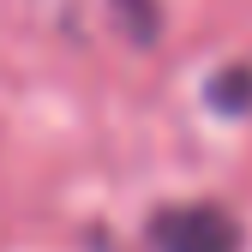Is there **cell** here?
I'll list each match as a JSON object with an SVG mask.
<instances>
[{"label": "cell", "mask_w": 252, "mask_h": 252, "mask_svg": "<svg viewBox=\"0 0 252 252\" xmlns=\"http://www.w3.org/2000/svg\"><path fill=\"white\" fill-rule=\"evenodd\" d=\"M114 18H120V24L132 18V42H150V36H156V12H150V0H114Z\"/></svg>", "instance_id": "3"}, {"label": "cell", "mask_w": 252, "mask_h": 252, "mask_svg": "<svg viewBox=\"0 0 252 252\" xmlns=\"http://www.w3.org/2000/svg\"><path fill=\"white\" fill-rule=\"evenodd\" d=\"M210 108L216 114H246L252 108V66H234L222 78H210Z\"/></svg>", "instance_id": "2"}, {"label": "cell", "mask_w": 252, "mask_h": 252, "mask_svg": "<svg viewBox=\"0 0 252 252\" xmlns=\"http://www.w3.org/2000/svg\"><path fill=\"white\" fill-rule=\"evenodd\" d=\"M156 252H240V222L222 204H174L150 222Z\"/></svg>", "instance_id": "1"}]
</instances>
